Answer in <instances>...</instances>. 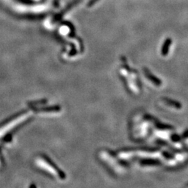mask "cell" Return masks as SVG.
Masks as SVG:
<instances>
[]
</instances>
